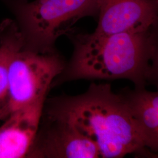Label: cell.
<instances>
[{"label":"cell","mask_w":158,"mask_h":158,"mask_svg":"<svg viewBox=\"0 0 158 158\" xmlns=\"http://www.w3.org/2000/svg\"><path fill=\"white\" fill-rule=\"evenodd\" d=\"M74 45L66 80H128L146 88L150 60L149 29L109 35H71Z\"/></svg>","instance_id":"7a4b0ae2"},{"label":"cell","mask_w":158,"mask_h":158,"mask_svg":"<svg viewBox=\"0 0 158 158\" xmlns=\"http://www.w3.org/2000/svg\"><path fill=\"white\" fill-rule=\"evenodd\" d=\"M150 60L147 84L158 90V19L149 29Z\"/></svg>","instance_id":"30bf717a"},{"label":"cell","mask_w":158,"mask_h":158,"mask_svg":"<svg viewBox=\"0 0 158 158\" xmlns=\"http://www.w3.org/2000/svg\"><path fill=\"white\" fill-rule=\"evenodd\" d=\"M98 0L11 1L26 46L49 51L58 37L83 17L97 14Z\"/></svg>","instance_id":"3957f363"},{"label":"cell","mask_w":158,"mask_h":158,"mask_svg":"<svg viewBox=\"0 0 158 158\" xmlns=\"http://www.w3.org/2000/svg\"><path fill=\"white\" fill-rule=\"evenodd\" d=\"M119 93L130 108L145 147L158 156V90L124 88Z\"/></svg>","instance_id":"ba28073f"},{"label":"cell","mask_w":158,"mask_h":158,"mask_svg":"<svg viewBox=\"0 0 158 158\" xmlns=\"http://www.w3.org/2000/svg\"><path fill=\"white\" fill-rule=\"evenodd\" d=\"M26 45L19 25L6 19L0 25V117L5 120L9 116L8 70L14 56Z\"/></svg>","instance_id":"9c48e42d"},{"label":"cell","mask_w":158,"mask_h":158,"mask_svg":"<svg viewBox=\"0 0 158 158\" xmlns=\"http://www.w3.org/2000/svg\"><path fill=\"white\" fill-rule=\"evenodd\" d=\"M45 99L12 112L0 126V158H23L28 155L39 128Z\"/></svg>","instance_id":"8992f818"},{"label":"cell","mask_w":158,"mask_h":158,"mask_svg":"<svg viewBox=\"0 0 158 158\" xmlns=\"http://www.w3.org/2000/svg\"><path fill=\"white\" fill-rule=\"evenodd\" d=\"M49 52L29 48L26 49L25 46L13 57L8 70L9 115L45 98L52 82L62 72V62Z\"/></svg>","instance_id":"277c9868"},{"label":"cell","mask_w":158,"mask_h":158,"mask_svg":"<svg viewBox=\"0 0 158 158\" xmlns=\"http://www.w3.org/2000/svg\"><path fill=\"white\" fill-rule=\"evenodd\" d=\"M95 34L109 35L149 30L158 19L156 0H98Z\"/></svg>","instance_id":"5b68a950"},{"label":"cell","mask_w":158,"mask_h":158,"mask_svg":"<svg viewBox=\"0 0 158 158\" xmlns=\"http://www.w3.org/2000/svg\"><path fill=\"white\" fill-rule=\"evenodd\" d=\"M56 125L48 131L40 147L29 155L39 158H101L96 143L73 126L53 120Z\"/></svg>","instance_id":"52a82bcc"},{"label":"cell","mask_w":158,"mask_h":158,"mask_svg":"<svg viewBox=\"0 0 158 158\" xmlns=\"http://www.w3.org/2000/svg\"><path fill=\"white\" fill-rule=\"evenodd\" d=\"M156 1H157V2H158V0H156Z\"/></svg>","instance_id":"7c38bea8"},{"label":"cell","mask_w":158,"mask_h":158,"mask_svg":"<svg viewBox=\"0 0 158 158\" xmlns=\"http://www.w3.org/2000/svg\"><path fill=\"white\" fill-rule=\"evenodd\" d=\"M3 120V119L2 118H1L0 117V121H2Z\"/></svg>","instance_id":"8fae6325"},{"label":"cell","mask_w":158,"mask_h":158,"mask_svg":"<svg viewBox=\"0 0 158 158\" xmlns=\"http://www.w3.org/2000/svg\"><path fill=\"white\" fill-rule=\"evenodd\" d=\"M50 115L52 120L71 125L90 138L101 158L155 156L145 147L124 98L115 93L110 84L92 83L83 94L58 103Z\"/></svg>","instance_id":"6da1fadb"}]
</instances>
